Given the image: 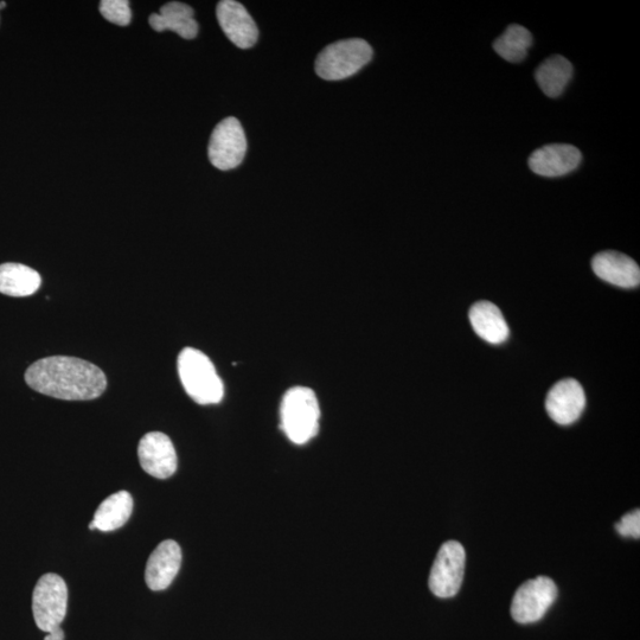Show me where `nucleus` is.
I'll use <instances>...</instances> for the list:
<instances>
[{
    "label": "nucleus",
    "mask_w": 640,
    "mask_h": 640,
    "mask_svg": "<svg viewBox=\"0 0 640 640\" xmlns=\"http://www.w3.org/2000/svg\"><path fill=\"white\" fill-rule=\"evenodd\" d=\"M470 322L476 334L490 344H502L510 331L501 310L490 302H479L471 307Z\"/></svg>",
    "instance_id": "nucleus-16"
},
{
    "label": "nucleus",
    "mask_w": 640,
    "mask_h": 640,
    "mask_svg": "<svg viewBox=\"0 0 640 640\" xmlns=\"http://www.w3.org/2000/svg\"><path fill=\"white\" fill-rule=\"evenodd\" d=\"M182 565V550L179 544L166 540L153 550L146 563L145 581L152 591H164L175 580Z\"/></svg>",
    "instance_id": "nucleus-13"
},
{
    "label": "nucleus",
    "mask_w": 640,
    "mask_h": 640,
    "mask_svg": "<svg viewBox=\"0 0 640 640\" xmlns=\"http://www.w3.org/2000/svg\"><path fill=\"white\" fill-rule=\"evenodd\" d=\"M25 382L35 392L67 401L100 398L107 377L95 364L70 356H51L31 364Z\"/></svg>",
    "instance_id": "nucleus-1"
},
{
    "label": "nucleus",
    "mask_w": 640,
    "mask_h": 640,
    "mask_svg": "<svg viewBox=\"0 0 640 640\" xmlns=\"http://www.w3.org/2000/svg\"><path fill=\"white\" fill-rule=\"evenodd\" d=\"M581 159V152L573 145H546L531 153L529 168L542 177H561L578 169Z\"/></svg>",
    "instance_id": "nucleus-12"
},
{
    "label": "nucleus",
    "mask_w": 640,
    "mask_h": 640,
    "mask_svg": "<svg viewBox=\"0 0 640 640\" xmlns=\"http://www.w3.org/2000/svg\"><path fill=\"white\" fill-rule=\"evenodd\" d=\"M586 407L584 388L573 379L556 383L547 396V412L556 424L567 426L578 420Z\"/></svg>",
    "instance_id": "nucleus-11"
},
{
    "label": "nucleus",
    "mask_w": 640,
    "mask_h": 640,
    "mask_svg": "<svg viewBox=\"0 0 640 640\" xmlns=\"http://www.w3.org/2000/svg\"><path fill=\"white\" fill-rule=\"evenodd\" d=\"M194 15V9L189 5L171 2L162 6L158 15H151L149 22L153 30H171L185 40H194L198 34V24Z\"/></svg>",
    "instance_id": "nucleus-15"
},
{
    "label": "nucleus",
    "mask_w": 640,
    "mask_h": 640,
    "mask_svg": "<svg viewBox=\"0 0 640 640\" xmlns=\"http://www.w3.org/2000/svg\"><path fill=\"white\" fill-rule=\"evenodd\" d=\"M592 268L600 279L614 286L635 288L640 284L637 262L619 252H601L594 256Z\"/></svg>",
    "instance_id": "nucleus-14"
},
{
    "label": "nucleus",
    "mask_w": 640,
    "mask_h": 640,
    "mask_svg": "<svg viewBox=\"0 0 640 640\" xmlns=\"http://www.w3.org/2000/svg\"><path fill=\"white\" fill-rule=\"evenodd\" d=\"M133 511V499L127 491L115 492L106 498L96 509L93 518L96 530L113 531L130 520Z\"/></svg>",
    "instance_id": "nucleus-18"
},
{
    "label": "nucleus",
    "mask_w": 640,
    "mask_h": 640,
    "mask_svg": "<svg viewBox=\"0 0 640 640\" xmlns=\"http://www.w3.org/2000/svg\"><path fill=\"white\" fill-rule=\"evenodd\" d=\"M5 6H6V3H5V2L0 3V9H4V8H5Z\"/></svg>",
    "instance_id": "nucleus-24"
},
{
    "label": "nucleus",
    "mask_w": 640,
    "mask_h": 640,
    "mask_svg": "<svg viewBox=\"0 0 640 640\" xmlns=\"http://www.w3.org/2000/svg\"><path fill=\"white\" fill-rule=\"evenodd\" d=\"M572 76V63L560 55L549 57L536 69L535 73L537 85L549 98H558L565 92Z\"/></svg>",
    "instance_id": "nucleus-19"
},
{
    "label": "nucleus",
    "mask_w": 640,
    "mask_h": 640,
    "mask_svg": "<svg viewBox=\"0 0 640 640\" xmlns=\"http://www.w3.org/2000/svg\"><path fill=\"white\" fill-rule=\"evenodd\" d=\"M466 553L457 541L441 546L430 574V590L438 598H452L462 587L465 574Z\"/></svg>",
    "instance_id": "nucleus-7"
},
{
    "label": "nucleus",
    "mask_w": 640,
    "mask_h": 640,
    "mask_svg": "<svg viewBox=\"0 0 640 640\" xmlns=\"http://www.w3.org/2000/svg\"><path fill=\"white\" fill-rule=\"evenodd\" d=\"M178 374L185 392L198 405H217L224 396V386L213 362L202 351L185 348L178 356Z\"/></svg>",
    "instance_id": "nucleus-2"
},
{
    "label": "nucleus",
    "mask_w": 640,
    "mask_h": 640,
    "mask_svg": "<svg viewBox=\"0 0 640 640\" xmlns=\"http://www.w3.org/2000/svg\"><path fill=\"white\" fill-rule=\"evenodd\" d=\"M373 59V49L361 38L330 44L316 60V73L328 81L348 79Z\"/></svg>",
    "instance_id": "nucleus-4"
},
{
    "label": "nucleus",
    "mask_w": 640,
    "mask_h": 640,
    "mask_svg": "<svg viewBox=\"0 0 640 640\" xmlns=\"http://www.w3.org/2000/svg\"><path fill=\"white\" fill-rule=\"evenodd\" d=\"M558 597V587L547 576H537L518 588L511 604V616L520 624L539 622Z\"/></svg>",
    "instance_id": "nucleus-6"
},
{
    "label": "nucleus",
    "mask_w": 640,
    "mask_h": 640,
    "mask_svg": "<svg viewBox=\"0 0 640 640\" xmlns=\"http://www.w3.org/2000/svg\"><path fill=\"white\" fill-rule=\"evenodd\" d=\"M616 529L619 535L625 537H633V539H639L640 537V511L633 510L630 514L623 516L616 524Z\"/></svg>",
    "instance_id": "nucleus-22"
},
{
    "label": "nucleus",
    "mask_w": 640,
    "mask_h": 640,
    "mask_svg": "<svg viewBox=\"0 0 640 640\" xmlns=\"http://www.w3.org/2000/svg\"><path fill=\"white\" fill-rule=\"evenodd\" d=\"M100 12L108 22L126 27L131 23L132 12L127 0H102Z\"/></svg>",
    "instance_id": "nucleus-21"
},
{
    "label": "nucleus",
    "mask_w": 640,
    "mask_h": 640,
    "mask_svg": "<svg viewBox=\"0 0 640 640\" xmlns=\"http://www.w3.org/2000/svg\"><path fill=\"white\" fill-rule=\"evenodd\" d=\"M44 640H64V632L60 627H56L55 630L48 633V636Z\"/></svg>",
    "instance_id": "nucleus-23"
},
{
    "label": "nucleus",
    "mask_w": 640,
    "mask_h": 640,
    "mask_svg": "<svg viewBox=\"0 0 640 640\" xmlns=\"http://www.w3.org/2000/svg\"><path fill=\"white\" fill-rule=\"evenodd\" d=\"M247 152V139L240 121L230 117L214 128L208 147L210 163L216 169L228 171L243 162Z\"/></svg>",
    "instance_id": "nucleus-8"
},
{
    "label": "nucleus",
    "mask_w": 640,
    "mask_h": 640,
    "mask_svg": "<svg viewBox=\"0 0 640 640\" xmlns=\"http://www.w3.org/2000/svg\"><path fill=\"white\" fill-rule=\"evenodd\" d=\"M41 275L32 268L21 264L0 265V293L5 296L29 297L40 290Z\"/></svg>",
    "instance_id": "nucleus-17"
},
{
    "label": "nucleus",
    "mask_w": 640,
    "mask_h": 640,
    "mask_svg": "<svg viewBox=\"0 0 640 640\" xmlns=\"http://www.w3.org/2000/svg\"><path fill=\"white\" fill-rule=\"evenodd\" d=\"M281 428L286 437L304 445L319 432L320 408L316 393L306 387L287 390L281 402Z\"/></svg>",
    "instance_id": "nucleus-3"
},
{
    "label": "nucleus",
    "mask_w": 640,
    "mask_h": 640,
    "mask_svg": "<svg viewBox=\"0 0 640 640\" xmlns=\"http://www.w3.org/2000/svg\"><path fill=\"white\" fill-rule=\"evenodd\" d=\"M68 588L60 575L49 573L38 580L32 593V613L38 629L51 632L66 618Z\"/></svg>",
    "instance_id": "nucleus-5"
},
{
    "label": "nucleus",
    "mask_w": 640,
    "mask_h": 640,
    "mask_svg": "<svg viewBox=\"0 0 640 640\" xmlns=\"http://www.w3.org/2000/svg\"><path fill=\"white\" fill-rule=\"evenodd\" d=\"M143 470L152 477L168 479L177 471V453L168 435L151 432L144 435L138 446Z\"/></svg>",
    "instance_id": "nucleus-9"
},
{
    "label": "nucleus",
    "mask_w": 640,
    "mask_h": 640,
    "mask_svg": "<svg viewBox=\"0 0 640 640\" xmlns=\"http://www.w3.org/2000/svg\"><path fill=\"white\" fill-rule=\"evenodd\" d=\"M533 44V36L522 25L511 24L501 37L494 43L496 53L505 61L511 63L522 62L528 55Z\"/></svg>",
    "instance_id": "nucleus-20"
},
{
    "label": "nucleus",
    "mask_w": 640,
    "mask_h": 640,
    "mask_svg": "<svg viewBox=\"0 0 640 640\" xmlns=\"http://www.w3.org/2000/svg\"><path fill=\"white\" fill-rule=\"evenodd\" d=\"M216 16L224 34L236 47L249 49L258 42V27L241 3L235 0H222L217 5Z\"/></svg>",
    "instance_id": "nucleus-10"
}]
</instances>
